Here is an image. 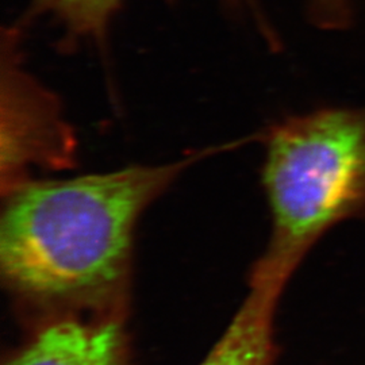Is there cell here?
I'll use <instances>...</instances> for the list:
<instances>
[{
  "label": "cell",
  "instance_id": "cell-4",
  "mask_svg": "<svg viewBox=\"0 0 365 365\" xmlns=\"http://www.w3.org/2000/svg\"><path fill=\"white\" fill-rule=\"evenodd\" d=\"M288 280L255 265L247 298L200 365H271L274 312Z\"/></svg>",
  "mask_w": 365,
  "mask_h": 365
},
{
  "label": "cell",
  "instance_id": "cell-5",
  "mask_svg": "<svg viewBox=\"0 0 365 365\" xmlns=\"http://www.w3.org/2000/svg\"><path fill=\"white\" fill-rule=\"evenodd\" d=\"M7 365H122L118 324L63 319L41 330Z\"/></svg>",
  "mask_w": 365,
  "mask_h": 365
},
{
  "label": "cell",
  "instance_id": "cell-2",
  "mask_svg": "<svg viewBox=\"0 0 365 365\" xmlns=\"http://www.w3.org/2000/svg\"><path fill=\"white\" fill-rule=\"evenodd\" d=\"M264 143L271 237L257 264L291 277L329 230L365 215V105L288 118Z\"/></svg>",
  "mask_w": 365,
  "mask_h": 365
},
{
  "label": "cell",
  "instance_id": "cell-7",
  "mask_svg": "<svg viewBox=\"0 0 365 365\" xmlns=\"http://www.w3.org/2000/svg\"><path fill=\"white\" fill-rule=\"evenodd\" d=\"M306 10L310 22L322 30L337 31L352 24V0H306Z\"/></svg>",
  "mask_w": 365,
  "mask_h": 365
},
{
  "label": "cell",
  "instance_id": "cell-3",
  "mask_svg": "<svg viewBox=\"0 0 365 365\" xmlns=\"http://www.w3.org/2000/svg\"><path fill=\"white\" fill-rule=\"evenodd\" d=\"M22 26L1 39V194L33 180L39 170H69L78 141L57 96L22 66Z\"/></svg>",
  "mask_w": 365,
  "mask_h": 365
},
{
  "label": "cell",
  "instance_id": "cell-8",
  "mask_svg": "<svg viewBox=\"0 0 365 365\" xmlns=\"http://www.w3.org/2000/svg\"><path fill=\"white\" fill-rule=\"evenodd\" d=\"M227 6L235 7V9H250L256 11V0H223ZM257 13V11H256Z\"/></svg>",
  "mask_w": 365,
  "mask_h": 365
},
{
  "label": "cell",
  "instance_id": "cell-6",
  "mask_svg": "<svg viewBox=\"0 0 365 365\" xmlns=\"http://www.w3.org/2000/svg\"><path fill=\"white\" fill-rule=\"evenodd\" d=\"M123 0H31L19 25L48 16L61 29L60 46L76 49L80 43L105 48L108 30Z\"/></svg>",
  "mask_w": 365,
  "mask_h": 365
},
{
  "label": "cell",
  "instance_id": "cell-1",
  "mask_svg": "<svg viewBox=\"0 0 365 365\" xmlns=\"http://www.w3.org/2000/svg\"><path fill=\"white\" fill-rule=\"evenodd\" d=\"M218 149L160 165L33 179L3 195L0 269L22 298L106 299L130 271L135 227L179 175Z\"/></svg>",
  "mask_w": 365,
  "mask_h": 365
}]
</instances>
